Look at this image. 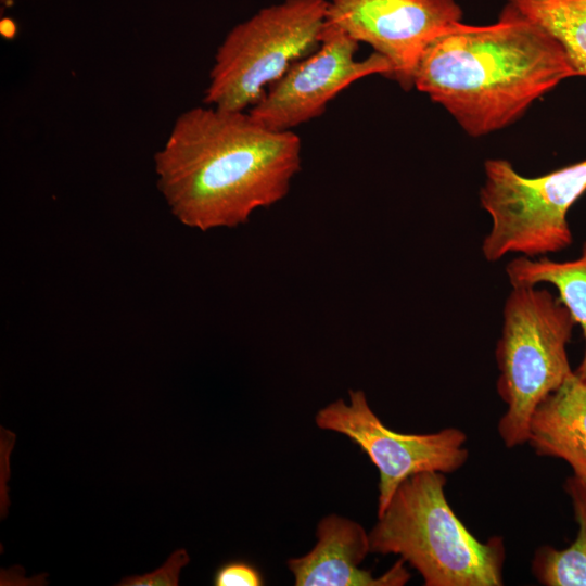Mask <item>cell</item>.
Wrapping results in <instances>:
<instances>
[{
  "label": "cell",
  "instance_id": "cell-1",
  "mask_svg": "<svg viewBox=\"0 0 586 586\" xmlns=\"http://www.w3.org/2000/svg\"><path fill=\"white\" fill-rule=\"evenodd\" d=\"M154 163L158 189L181 224L232 228L285 198L301 170L302 141L249 112L198 106L177 117Z\"/></svg>",
  "mask_w": 586,
  "mask_h": 586
},
{
  "label": "cell",
  "instance_id": "cell-2",
  "mask_svg": "<svg viewBox=\"0 0 586 586\" xmlns=\"http://www.w3.org/2000/svg\"><path fill=\"white\" fill-rule=\"evenodd\" d=\"M574 76L558 41L505 5L493 24L459 22L435 36L420 54L412 81L469 136L481 137L512 124Z\"/></svg>",
  "mask_w": 586,
  "mask_h": 586
},
{
  "label": "cell",
  "instance_id": "cell-3",
  "mask_svg": "<svg viewBox=\"0 0 586 586\" xmlns=\"http://www.w3.org/2000/svg\"><path fill=\"white\" fill-rule=\"evenodd\" d=\"M446 482L434 471L406 479L369 533L370 552L400 556L425 586L504 585L502 537L473 536L449 506Z\"/></svg>",
  "mask_w": 586,
  "mask_h": 586
},
{
  "label": "cell",
  "instance_id": "cell-4",
  "mask_svg": "<svg viewBox=\"0 0 586 586\" xmlns=\"http://www.w3.org/2000/svg\"><path fill=\"white\" fill-rule=\"evenodd\" d=\"M575 326L569 310L549 291L536 285L512 286L496 346L497 392L507 405L498 433L507 447L527 443L536 407L573 372L566 347Z\"/></svg>",
  "mask_w": 586,
  "mask_h": 586
},
{
  "label": "cell",
  "instance_id": "cell-5",
  "mask_svg": "<svg viewBox=\"0 0 586 586\" xmlns=\"http://www.w3.org/2000/svg\"><path fill=\"white\" fill-rule=\"evenodd\" d=\"M328 0H284L235 25L219 46L204 102L251 109L297 61L320 44Z\"/></svg>",
  "mask_w": 586,
  "mask_h": 586
},
{
  "label": "cell",
  "instance_id": "cell-6",
  "mask_svg": "<svg viewBox=\"0 0 586 586\" xmlns=\"http://www.w3.org/2000/svg\"><path fill=\"white\" fill-rule=\"evenodd\" d=\"M481 206L491 217L482 243L486 260L507 254L537 257L573 242L568 213L586 192V158L537 177H525L502 158L484 163Z\"/></svg>",
  "mask_w": 586,
  "mask_h": 586
},
{
  "label": "cell",
  "instance_id": "cell-7",
  "mask_svg": "<svg viewBox=\"0 0 586 586\" xmlns=\"http://www.w3.org/2000/svg\"><path fill=\"white\" fill-rule=\"evenodd\" d=\"M348 396V404L337 399L320 409L315 422L319 429L347 436L377 467L378 515L409 476L426 471L450 473L467 462V435L461 430L445 428L428 434L394 432L372 411L364 391L351 390Z\"/></svg>",
  "mask_w": 586,
  "mask_h": 586
},
{
  "label": "cell",
  "instance_id": "cell-8",
  "mask_svg": "<svg viewBox=\"0 0 586 586\" xmlns=\"http://www.w3.org/2000/svg\"><path fill=\"white\" fill-rule=\"evenodd\" d=\"M359 43L326 22L319 47L294 63L247 112L264 127L277 131L321 116L329 102L358 79L370 75L391 78V63L377 52L356 59Z\"/></svg>",
  "mask_w": 586,
  "mask_h": 586
},
{
  "label": "cell",
  "instance_id": "cell-9",
  "mask_svg": "<svg viewBox=\"0 0 586 586\" xmlns=\"http://www.w3.org/2000/svg\"><path fill=\"white\" fill-rule=\"evenodd\" d=\"M326 22L372 47L391 63V79L409 91L423 49L462 22V10L455 0H328Z\"/></svg>",
  "mask_w": 586,
  "mask_h": 586
},
{
  "label": "cell",
  "instance_id": "cell-10",
  "mask_svg": "<svg viewBox=\"0 0 586 586\" xmlns=\"http://www.w3.org/2000/svg\"><path fill=\"white\" fill-rule=\"evenodd\" d=\"M316 536L308 553L286 562L296 586H403L410 579L402 558L379 577L360 568L370 540L356 521L331 513L319 521Z\"/></svg>",
  "mask_w": 586,
  "mask_h": 586
},
{
  "label": "cell",
  "instance_id": "cell-11",
  "mask_svg": "<svg viewBox=\"0 0 586 586\" xmlns=\"http://www.w3.org/2000/svg\"><path fill=\"white\" fill-rule=\"evenodd\" d=\"M527 443L539 456L566 461L586 483V380L573 371L536 407Z\"/></svg>",
  "mask_w": 586,
  "mask_h": 586
},
{
  "label": "cell",
  "instance_id": "cell-12",
  "mask_svg": "<svg viewBox=\"0 0 586 586\" xmlns=\"http://www.w3.org/2000/svg\"><path fill=\"white\" fill-rule=\"evenodd\" d=\"M506 273L511 286L549 283L557 288L560 302L583 332L584 355L575 372L586 380V241L575 259L557 262L521 255L507 264Z\"/></svg>",
  "mask_w": 586,
  "mask_h": 586
},
{
  "label": "cell",
  "instance_id": "cell-13",
  "mask_svg": "<svg viewBox=\"0 0 586 586\" xmlns=\"http://www.w3.org/2000/svg\"><path fill=\"white\" fill-rule=\"evenodd\" d=\"M506 5L552 36L576 76L586 77V0H508Z\"/></svg>",
  "mask_w": 586,
  "mask_h": 586
},
{
  "label": "cell",
  "instance_id": "cell-14",
  "mask_svg": "<svg viewBox=\"0 0 586 586\" xmlns=\"http://www.w3.org/2000/svg\"><path fill=\"white\" fill-rule=\"evenodd\" d=\"M564 489L578 524L577 536L562 550L551 546L537 548L532 572L546 586H586V483L572 475L566 479Z\"/></svg>",
  "mask_w": 586,
  "mask_h": 586
},
{
  "label": "cell",
  "instance_id": "cell-15",
  "mask_svg": "<svg viewBox=\"0 0 586 586\" xmlns=\"http://www.w3.org/2000/svg\"><path fill=\"white\" fill-rule=\"evenodd\" d=\"M190 562L184 548L171 552L162 566L142 575H128L122 578L118 586H177L180 572Z\"/></svg>",
  "mask_w": 586,
  "mask_h": 586
},
{
  "label": "cell",
  "instance_id": "cell-16",
  "mask_svg": "<svg viewBox=\"0 0 586 586\" xmlns=\"http://www.w3.org/2000/svg\"><path fill=\"white\" fill-rule=\"evenodd\" d=\"M260 571L245 560H230L219 565L213 575L215 586H260Z\"/></svg>",
  "mask_w": 586,
  "mask_h": 586
},
{
  "label": "cell",
  "instance_id": "cell-17",
  "mask_svg": "<svg viewBox=\"0 0 586 586\" xmlns=\"http://www.w3.org/2000/svg\"><path fill=\"white\" fill-rule=\"evenodd\" d=\"M1 34L3 37L5 38H12L14 37V34H15V24L11 21V20H8V18H4L1 21Z\"/></svg>",
  "mask_w": 586,
  "mask_h": 586
},
{
  "label": "cell",
  "instance_id": "cell-18",
  "mask_svg": "<svg viewBox=\"0 0 586 586\" xmlns=\"http://www.w3.org/2000/svg\"><path fill=\"white\" fill-rule=\"evenodd\" d=\"M14 0H1L2 5L9 8L13 4Z\"/></svg>",
  "mask_w": 586,
  "mask_h": 586
}]
</instances>
